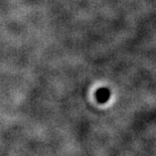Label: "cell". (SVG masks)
Segmentation results:
<instances>
[{
  "label": "cell",
  "mask_w": 156,
  "mask_h": 156,
  "mask_svg": "<svg viewBox=\"0 0 156 156\" xmlns=\"http://www.w3.org/2000/svg\"><path fill=\"white\" fill-rule=\"evenodd\" d=\"M96 99L100 104H105L109 101L111 97V92L108 88H100L98 89L95 93Z\"/></svg>",
  "instance_id": "obj_1"
}]
</instances>
